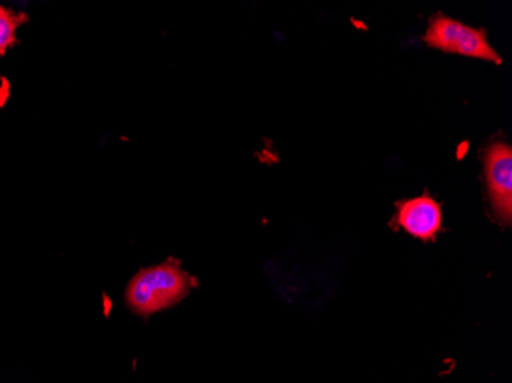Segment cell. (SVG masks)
Wrapping results in <instances>:
<instances>
[{"label": "cell", "instance_id": "1", "mask_svg": "<svg viewBox=\"0 0 512 383\" xmlns=\"http://www.w3.org/2000/svg\"><path fill=\"white\" fill-rule=\"evenodd\" d=\"M195 281L180 267V262L169 261L135 273L126 287L125 301L137 315L151 316L174 307L183 301Z\"/></svg>", "mask_w": 512, "mask_h": 383}, {"label": "cell", "instance_id": "2", "mask_svg": "<svg viewBox=\"0 0 512 383\" xmlns=\"http://www.w3.org/2000/svg\"><path fill=\"white\" fill-rule=\"evenodd\" d=\"M424 40L431 48L444 53L473 57L496 65L502 63V57L494 50L485 30L470 27L444 14H437L430 20Z\"/></svg>", "mask_w": 512, "mask_h": 383}, {"label": "cell", "instance_id": "3", "mask_svg": "<svg viewBox=\"0 0 512 383\" xmlns=\"http://www.w3.org/2000/svg\"><path fill=\"white\" fill-rule=\"evenodd\" d=\"M488 197L494 215L503 226L512 221V149L503 140L488 146L483 157Z\"/></svg>", "mask_w": 512, "mask_h": 383}, {"label": "cell", "instance_id": "4", "mask_svg": "<svg viewBox=\"0 0 512 383\" xmlns=\"http://www.w3.org/2000/svg\"><path fill=\"white\" fill-rule=\"evenodd\" d=\"M390 226L393 229H402L408 235L421 241H433L442 230L444 213L442 206L430 195L404 200L396 206Z\"/></svg>", "mask_w": 512, "mask_h": 383}, {"label": "cell", "instance_id": "5", "mask_svg": "<svg viewBox=\"0 0 512 383\" xmlns=\"http://www.w3.org/2000/svg\"><path fill=\"white\" fill-rule=\"evenodd\" d=\"M28 22L27 14L16 13L0 5V57L17 42V30Z\"/></svg>", "mask_w": 512, "mask_h": 383}]
</instances>
